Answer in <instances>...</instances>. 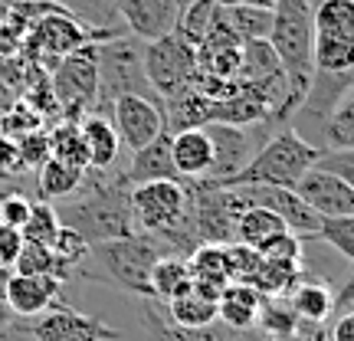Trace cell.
<instances>
[{
  "label": "cell",
  "mask_w": 354,
  "mask_h": 341,
  "mask_svg": "<svg viewBox=\"0 0 354 341\" xmlns=\"http://www.w3.org/2000/svg\"><path fill=\"white\" fill-rule=\"evenodd\" d=\"M59 227L73 230L76 237L86 240V246L105 240H118L135 233V220H131V184H128L125 171L109 174V171H86L82 187L59 201L56 207Z\"/></svg>",
  "instance_id": "cell-1"
},
{
  "label": "cell",
  "mask_w": 354,
  "mask_h": 341,
  "mask_svg": "<svg viewBox=\"0 0 354 341\" xmlns=\"http://www.w3.org/2000/svg\"><path fill=\"white\" fill-rule=\"evenodd\" d=\"M269 46L276 50L286 82H289L292 105L299 109L305 89L312 82L315 63V20H312V0H276L272 3V26H269Z\"/></svg>",
  "instance_id": "cell-2"
},
{
  "label": "cell",
  "mask_w": 354,
  "mask_h": 341,
  "mask_svg": "<svg viewBox=\"0 0 354 341\" xmlns=\"http://www.w3.org/2000/svg\"><path fill=\"white\" fill-rule=\"evenodd\" d=\"M86 256L99 269L92 279H105L135 299H151V269L161 256H167V246L148 233H128L118 240L92 243Z\"/></svg>",
  "instance_id": "cell-3"
},
{
  "label": "cell",
  "mask_w": 354,
  "mask_h": 341,
  "mask_svg": "<svg viewBox=\"0 0 354 341\" xmlns=\"http://www.w3.org/2000/svg\"><path fill=\"white\" fill-rule=\"evenodd\" d=\"M318 148L308 145L302 135L292 128H282L272 138L259 145V151L250 158V165L230 181L227 187H250V184H266V187H295L318 161Z\"/></svg>",
  "instance_id": "cell-4"
},
{
  "label": "cell",
  "mask_w": 354,
  "mask_h": 341,
  "mask_svg": "<svg viewBox=\"0 0 354 341\" xmlns=\"http://www.w3.org/2000/svg\"><path fill=\"white\" fill-rule=\"evenodd\" d=\"M99 63V105H112L122 95H154L151 82L145 76V39L131 37H105V43L95 46Z\"/></svg>",
  "instance_id": "cell-5"
},
{
  "label": "cell",
  "mask_w": 354,
  "mask_h": 341,
  "mask_svg": "<svg viewBox=\"0 0 354 341\" xmlns=\"http://www.w3.org/2000/svg\"><path fill=\"white\" fill-rule=\"evenodd\" d=\"M95 46L99 43H82L79 50L66 53L56 76H53V92L56 102L69 122H79L88 109L99 105V63H95Z\"/></svg>",
  "instance_id": "cell-6"
},
{
  "label": "cell",
  "mask_w": 354,
  "mask_h": 341,
  "mask_svg": "<svg viewBox=\"0 0 354 341\" xmlns=\"http://www.w3.org/2000/svg\"><path fill=\"white\" fill-rule=\"evenodd\" d=\"M194 73H197V50L177 33L145 43V76L161 102L187 89L194 82Z\"/></svg>",
  "instance_id": "cell-7"
},
{
  "label": "cell",
  "mask_w": 354,
  "mask_h": 341,
  "mask_svg": "<svg viewBox=\"0 0 354 341\" xmlns=\"http://www.w3.org/2000/svg\"><path fill=\"white\" fill-rule=\"evenodd\" d=\"M112 125L118 131V141L128 151H138L145 145H151L158 135H165V109L161 99H148V95H122L112 105Z\"/></svg>",
  "instance_id": "cell-8"
},
{
  "label": "cell",
  "mask_w": 354,
  "mask_h": 341,
  "mask_svg": "<svg viewBox=\"0 0 354 341\" xmlns=\"http://www.w3.org/2000/svg\"><path fill=\"white\" fill-rule=\"evenodd\" d=\"M33 341H122V331L99 315H82L69 305H53L30 322Z\"/></svg>",
  "instance_id": "cell-9"
},
{
  "label": "cell",
  "mask_w": 354,
  "mask_h": 341,
  "mask_svg": "<svg viewBox=\"0 0 354 341\" xmlns=\"http://www.w3.org/2000/svg\"><path fill=\"white\" fill-rule=\"evenodd\" d=\"M203 131L210 135V145H214V167H210V174L203 177V181L216 184V187H227L230 181L250 165V158L263 145V141H253V135L246 128L223 125V122H207Z\"/></svg>",
  "instance_id": "cell-10"
},
{
  "label": "cell",
  "mask_w": 354,
  "mask_h": 341,
  "mask_svg": "<svg viewBox=\"0 0 354 341\" xmlns=\"http://www.w3.org/2000/svg\"><path fill=\"white\" fill-rule=\"evenodd\" d=\"M250 207H266L286 223L289 233H295L299 240H315L318 227H322V216L308 207V203L295 194L292 187H266V184H250L243 187Z\"/></svg>",
  "instance_id": "cell-11"
},
{
  "label": "cell",
  "mask_w": 354,
  "mask_h": 341,
  "mask_svg": "<svg viewBox=\"0 0 354 341\" xmlns=\"http://www.w3.org/2000/svg\"><path fill=\"white\" fill-rule=\"evenodd\" d=\"M187 3L190 0H118V20H125L131 37L151 43L174 33Z\"/></svg>",
  "instance_id": "cell-12"
},
{
  "label": "cell",
  "mask_w": 354,
  "mask_h": 341,
  "mask_svg": "<svg viewBox=\"0 0 354 341\" xmlns=\"http://www.w3.org/2000/svg\"><path fill=\"white\" fill-rule=\"evenodd\" d=\"M292 190H295L322 220H331V216H354V187L348 181H342L338 174H331V171L312 167Z\"/></svg>",
  "instance_id": "cell-13"
},
{
  "label": "cell",
  "mask_w": 354,
  "mask_h": 341,
  "mask_svg": "<svg viewBox=\"0 0 354 341\" xmlns=\"http://www.w3.org/2000/svg\"><path fill=\"white\" fill-rule=\"evenodd\" d=\"M59 289H63V282L56 276H20V273H13L3 282V302L13 315L33 322L37 315H43L46 308L56 305Z\"/></svg>",
  "instance_id": "cell-14"
},
{
  "label": "cell",
  "mask_w": 354,
  "mask_h": 341,
  "mask_svg": "<svg viewBox=\"0 0 354 341\" xmlns=\"http://www.w3.org/2000/svg\"><path fill=\"white\" fill-rule=\"evenodd\" d=\"M171 158L180 181H203L214 167V145L203 128H184L171 135Z\"/></svg>",
  "instance_id": "cell-15"
},
{
  "label": "cell",
  "mask_w": 354,
  "mask_h": 341,
  "mask_svg": "<svg viewBox=\"0 0 354 341\" xmlns=\"http://www.w3.org/2000/svg\"><path fill=\"white\" fill-rule=\"evenodd\" d=\"M79 131L86 141L88 167L92 171H112L118 165V154H122V141H118L112 118L102 112H88L79 118Z\"/></svg>",
  "instance_id": "cell-16"
},
{
  "label": "cell",
  "mask_w": 354,
  "mask_h": 341,
  "mask_svg": "<svg viewBox=\"0 0 354 341\" xmlns=\"http://www.w3.org/2000/svg\"><path fill=\"white\" fill-rule=\"evenodd\" d=\"M128 184H151V181H180L171 158V135H158L151 145H145L138 151H131V165L125 167Z\"/></svg>",
  "instance_id": "cell-17"
},
{
  "label": "cell",
  "mask_w": 354,
  "mask_h": 341,
  "mask_svg": "<svg viewBox=\"0 0 354 341\" xmlns=\"http://www.w3.org/2000/svg\"><path fill=\"white\" fill-rule=\"evenodd\" d=\"M292 305V312L299 315V322H308V325H325L328 315H335V292L325 279L308 276L302 273L299 282L292 286V292L286 295Z\"/></svg>",
  "instance_id": "cell-18"
},
{
  "label": "cell",
  "mask_w": 354,
  "mask_h": 341,
  "mask_svg": "<svg viewBox=\"0 0 354 341\" xmlns=\"http://www.w3.org/2000/svg\"><path fill=\"white\" fill-rule=\"evenodd\" d=\"M259 305L263 295L246 286V282H227L220 299H216V322H223L236 331H250L256 329V318H259Z\"/></svg>",
  "instance_id": "cell-19"
},
{
  "label": "cell",
  "mask_w": 354,
  "mask_h": 341,
  "mask_svg": "<svg viewBox=\"0 0 354 341\" xmlns=\"http://www.w3.org/2000/svg\"><path fill=\"white\" fill-rule=\"evenodd\" d=\"M187 269H190V282L194 289L210 295V299H220V292L227 286V263H223V246L216 243H201L194 253L187 256Z\"/></svg>",
  "instance_id": "cell-20"
},
{
  "label": "cell",
  "mask_w": 354,
  "mask_h": 341,
  "mask_svg": "<svg viewBox=\"0 0 354 341\" xmlns=\"http://www.w3.org/2000/svg\"><path fill=\"white\" fill-rule=\"evenodd\" d=\"M86 171H88V167L66 165V161H59V158H46V161L37 167V190H39V197H43L46 203L73 197V194L82 187Z\"/></svg>",
  "instance_id": "cell-21"
},
{
  "label": "cell",
  "mask_w": 354,
  "mask_h": 341,
  "mask_svg": "<svg viewBox=\"0 0 354 341\" xmlns=\"http://www.w3.org/2000/svg\"><path fill=\"white\" fill-rule=\"evenodd\" d=\"M165 312L177 329H207V325L216 322V299H210V295H203V292L190 286L184 295L165 302Z\"/></svg>",
  "instance_id": "cell-22"
},
{
  "label": "cell",
  "mask_w": 354,
  "mask_h": 341,
  "mask_svg": "<svg viewBox=\"0 0 354 341\" xmlns=\"http://www.w3.org/2000/svg\"><path fill=\"white\" fill-rule=\"evenodd\" d=\"M194 282H190V269L184 256H161L151 269V299L154 302H171L177 295H184Z\"/></svg>",
  "instance_id": "cell-23"
},
{
  "label": "cell",
  "mask_w": 354,
  "mask_h": 341,
  "mask_svg": "<svg viewBox=\"0 0 354 341\" xmlns=\"http://www.w3.org/2000/svg\"><path fill=\"white\" fill-rule=\"evenodd\" d=\"M37 37H39L43 53H46V56H59V59H63L66 53L79 50L82 43H92V39H88V30L76 26L73 20H66V17H53L46 24H39Z\"/></svg>",
  "instance_id": "cell-24"
},
{
  "label": "cell",
  "mask_w": 354,
  "mask_h": 341,
  "mask_svg": "<svg viewBox=\"0 0 354 341\" xmlns=\"http://www.w3.org/2000/svg\"><path fill=\"white\" fill-rule=\"evenodd\" d=\"M302 276V263H279V259H263L253 276V286L263 299H286L292 286Z\"/></svg>",
  "instance_id": "cell-25"
},
{
  "label": "cell",
  "mask_w": 354,
  "mask_h": 341,
  "mask_svg": "<svg viewBox=\"0 0 354 341\" xmlns=\"http://www.w3.org/2000/svg\"><path fill=\"white\" fill-rule=\"evenodd\" d=\"M312 20L322 37H354V0H315Z\"/></svg>",
  "instance_id": "cell-26"
},
{
  "label": "cell",
  "mask_w": 354,
  "mask_h": 341,
  "mask_svg": "<svg viewBox=\"0 0 354 341\" xmlns=\"http://www.w3.org/2000/svg\"><path fill=\"white\" fill-rule=\"evenodd\" d=\"M279 233H286V223L266 207H250L236 220V243H246L253 250H259L266 240H272Z\"/></svg>",
  "instance_id": "cell-27"
},
{
  "label": "cell",
  "mask_w": 354,
  "mask_h": 341,
  "mask_svg": "<svg viewBox=\"0 0 354 341\" xmlns=\"http://www.w3.org/2000/svg\"><path fill=\"white\" fill-rule=\"evenodd\" d=\"M312 63L322 73H354V37H322V33H315Z\"/></svg>",
  "instance_id": "cell-28"
},
{
  "label": "cell",
  "mask_w": 354,
  "mask_h": 341,
  "mask_svg": "<svg viewBox=\"0 0 354 341\" xmlns=\"http://www.w3.org/2000/svg\"><path fill=\"white\" fill-rule=\"evenodd\" d=\"M342 148H354V89L338 102L322 135V151H342Z\"/></svg>",
  "instance_id": "cell-29"
},
{
  "label": "cell",
  "mask_w": 354,
  "mask_h": 341,
  "mask_svg": "<svg viewBox=\"0 0 354 341\" xmlns=\"http://www.w3.org/2000/svg\"><path fill=\"white\" fill-rule=\"evenodd\" d=\"M50 158H59V161H66V165H76V167H88L86 141H82V131H79V122L63 118L59 125L53 128V135H50Z\"/></svg>",
  "instance_id": "cell-30"
},
{
  "label": "cell",
  "mask_w": 354,
  "mask_h": 341,
  "mask_svg": "<svg viewBox=\"0 0 354 341\" xmlns=\"http://www.w3.org/2000/svg\"><path fill=\"white\" fill-rule=\"evenodd\" d=\"M223 20L230 24V30L250 43V39H269V26H272V10H259V7H230V10H220Z\"/></svg>",
  "instance_id": "cell-31"
},
{
  "label": "cell",
  "mask_w": 354,
  "mask_h": 341,
  "mask_svg": "<svg viewBox=\"0 0 354 341\" xmlns=\"http://www.w3.org/2000/svg\"><path fill=\"white\" fill-rule=\"evenodd\" d=\"M299 315L292 312L289 299H263L259 305V318H256V329L269 335V338H286V335H295L299 331Z\"/></svg>",
  "instance_id": "cell-32"
},
{
  "label": "cell",
  "mask_w": 354,
  "mask_h": 341,
  "mask_svg": "<svg viewBox=\"0 0 354 341\" xmlns=\"http://www.w3.org/2000/svg\"><path fill=\"white\" fill-rule=\"evenodd\" d=\"M13 273H20V276H56L59 282L66 279L63 266L53 253V246H43V243H26L24 240V250L17 256V263H13Z\"/></svg>",
  "instance_id": "cell-33"
},
{
  "label": "cell",
  "mask_w": 354,
  "mask_h": 341,
  "mask_svg": "<svg viewBox=\"0 0 354 341\" xmlns=\"http://www.w3.org/2000/svg\"><path fill=\"white\" fill-rule=\"evenodd\" d=\"M214 17H216V7L210 0H190L187 7H184V13H180V20H177L174 33L197 50L203 43V37H207L210 24H214Z\"/></svg>",
  "instance_id": "cell-34"
},
{
  "label": "cell",
  "mask_w": 354,
  "mask_h": 341,
  "mask_svg": "<svg viewBox=\"0 0 354 341\" xmlns=\"http://www.w3.org/2000/svg\"><path fill=\"white\" fill-rule=\"evenodd\" d=\"M24 240L26 243H43V246H53V240L59 237V216H56V207L46 201H37L30 207V216L24 223Z\"/></svg>",
  "instance_id": "cell-35"
},
{
  "label": "cell",
  "mask_w": 354,
  "mask_h": 341,
  "mask_svg": "<svg viewBox=\"0 0 354 341\" xmlns=\"http://www.w3.org/2000/svg\"><path fill=\"white\" fill-rule=\"evenodd\" d=\"M66 7L92 26V33H109V26L118 20V0H66Z\"/></svg>",
  "instance_id": "cell-36"
},
{
  "label": "cell",
  "mask_w": 354,
  "mask_h": 341,
  "mask_svg": "<svg viewBox=\"0 0 354 341\" xmlns=\"http://www.w3.org/2000/svg\"><path fill=\"white\" fill-rule=\"evenodd\" d=\"M223 263H227L230 282H246L250 286L259 263H263V256L256 253L253 246H246V243H227L223 246Z\"/></svg>",
  "instance_id": "cell-37"
},
{
  "label": "cell",
  "mask_w": 354,
  "mask_h": 341,
  "mask_svg": "<svg viewBox=\"0 0 354 341\" xmlns=\"http://www.w3.org/2000/svg\"><path fill=\"white\" fill-rule=\"evenodd\" d=\"M315 240L328 243L331 250H338L348 263H354V216H331V220H322Z\"/></svg>",
  "instance_id": "cell-38"
},
{
  "label": "cell",
  "mask_w": 354,
  "mask_h": 341,
  "mask_svg": "<svg viewBox=\"0 0 354 341\" xmlns=\"http://www.w3.org/2000/svg\"><path fill=\"white\" fill-rule=\"evenodd\" d=\"M256 253L263 259H279V263H302V240L286 230V233H279L272 240H266Z\"/></svg>",
  "instance_id": "cell-39"
},
{
  "label": "cell",
  "mask_w": 354,
  "mask_h": 341,
  "mask_svg": "<svg viewBox=\"0 0 354 341\" xmlns=\"http://www.w3.org/2000/svg\"><path fill=\"white\" fill-rule=\"evenodd\" d=\"M315 167L338 174L342 181H348V184L354 187V148H342V151H322V154H318V161H315Z\"/></svg>",
  "instance_id": "cell-40"
},
{
  "label": "cell",
  "mask_w": 354,
  "mask_h": 341,
  "mask_svg": "<svg viewBox=\"0 0 354 341\" xmlns=\"http://www.w3.org/2000/svg\"><path fill=\"white\" fill-rule=\"evenodd\" d=\"M17 158H20V165L24 167H39L46 158H50V135H39V131H33V135H26L24 145L17 148Z\"/></svg>",
  "instance_id": "cell-41"
},
{
  "label": "cell",
  "mask_w": 354,
  "mask_h": 341,
  "mask_svg": "<svg viewBox=\"0 0 354 341\" xmlns=\"http://www.w3.org/2000/svg\"><path fill=\"white\" fill-rule=\"evenodd\" d=\"M0 341H33L30 322L20 315H13L7 305L0 308Z\"/></svg>",
  "instance_id": "cell-42"
},
{
  "label": "cell",
  "mask_w": 354,
  "mask_h": 341,
  "mask_svg": "<svg viewBox=\"0 0 354 341\" xmlns=\"http://www.w3.org/2000/svg\"><path fill=\"white\" fill-rule=\"evenodd\" d=\"M20 250H24V233H20V230H10V227H0V266H3V269H13Z\"/></svg>",
  "instance_id": "cell-43"
},
{
  "label": "cell",
  "mask_w": 354,
  "mask_h": 341,
  "mask_svg": "<svg viewBox=\"0 0 354 341\" xmlns=\"http://www.w3.org/2000/svg\"><path fill=\"white\" fill-rule=\"evenodd\" d=\"M331 341H354V308L338 312V322L328 329Z\"/></svg>",
  "instance_id": "cell-44"
},
{
  "label": "cell",
  "mask_w": 354,
  "mask_h": 341,
  "mask_svg": "<svg viewBox=\"0 0 354 341\" xmlns=\"http://www.w3.org/2000/svg\"><path fill=\"white\" fill-rule=\"evenodd\" d=\"M351 305H354V276L335 292V312H344V308H351Z\"/></svg>",
  "instance_id": "cell-45"
},
{
  "label": "cell",
  "mask_w": 354,
  "mask_h": 341,
  "mask_svg": "<svg viewBox=\"0 0 354 341\" xmlns=\"http://www.w3.org/2000/svg\"><path fill=\"white\" fill-rule=\"evenodd\" d=\"M272 341H308V322H302L295 335H286V338H272Z\"/></svg>",
  "instance_id": "cell-46"
},
{
  "label": "cell",
  "mask_w": 354,
  "mask_h": 341,
  "mask_svg": "<svg viewBox=\"0 0 354 341\" xmlns=\"http://www.w3.org/2000/svg\"><path fill=\"white\" fill-rule=\"evenodd\" d=\"M243 3H246V7H259V10H272L276 0H243Z\"/></svg>",
  "instance_id": "cell-47"
},
{
  "label": "cell",
  "mask_w": 354,
  "mask_h": 341,
  "mask_svg": "<svg viewBox=\"0 0 354 341\" xmlns=\"http://www.w3.org/2000/svg\"><path fill=\"white\" fill-rule=\"evenodd\" d=\"M210 3H214L216 10H230V7H240L243 0H210Z\"/></svg>",
  "instance_id": "cell-48"
},
{
  "label": "cell",
  "mask_w": 354,
  "mask_h": 341,
  "mask_svg": "<svg viewBox=\"0 0 354 341\" xmlns=\"http://www.w3.org/2000/svg\"><path fill=\"white\" fill-rule=\"evenodd\" d=\"M3 181H7V174H0V184H3Z\"/></svg>",
  "instance_id": "cell-49"
},
{
  "label": "cell",
  "mask_w": 354,
  "mask_h": 341,
  "mask_svg": "<svg viewBox=\"0 0 354 341\" xmlns=\"http://www.w3.org/2000/svg\"><path fill=\"white\" fill-rule=\"evenodd\" d=\"M3 273H7V269H3V266H0V276H3Z\"/></svg>",
  "instance_id": "cell-50"
},
{
  "label": "cell",
  "mask_w": 354,
  "mask_h": 341,
  "mask_svg": "<svg viewBox=\"0 0 354 341\" xmlns=\"http://www.w3.org/2000/svg\"><path fill=\"white\" fill-rule=\"evenodd\" d=\"M312 3H315V0H312Z\"/></svg>",
  "instance_id": "cell-51"
}]
</instances>
